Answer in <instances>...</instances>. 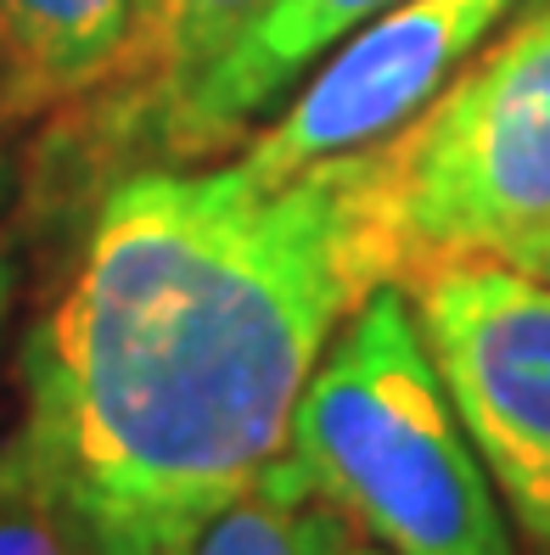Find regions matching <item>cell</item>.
<instances>
[{
    "instance_id": "obj_1",
    "label": "cell",
    "mask_w": 550,
    "mask_h": 555,
    "mask_svg": "<svg viewBox=\"0 0 550 555\" xmlns=\"http://www.w3.org/2000/svg\"><path fill=\"white\" fill-rule=\"evenodd\" d=\"M399 281L387 141L258 175L136 169L23 343V438L85 555H186L286 454L332 337Z\"/></svg>"
},
{
    "instance_id": "obj_2",
    "label": "cell",
    "mask_w": 550,
    "mask_h": 555,
    "mask_svg": "<svg viewBox=\"0 0 550 555\" xmlns=\"http://www.w3.org/2000/svg\"><path fill=\"white\" fill-rule=\"evenodd\" d=\"M286 454L387 555H516L511 511L444 393L405 281H382L332 337Z\"/></svg>"
},
{
    "instance_id": "obj_3",
    "label": "cell",
    "mask_w": 550,
    "mask_h": 555,
    "mask_svg": "<svg viewBox=\"0 0 550 555\" xmlns=\"http://www.w3.org/2000/svg\"><path fill=\"white\" fill-rule=\"evenodd\" d=\"M399 281L438 264H523L550 242V0L472 56L387 141Z\"/></svg>"
},
{
    "instance_id": "obj_4",
    "label": "cell",
    "mask_w": 550,
    "mask_h": 555,
    "mask_svg": "<svg viewBox=\"0 0 550 555\" xmlns=\"http://www.w3.org/2000/svg\"><path fill=\"white\" fill-rule=\"evenodd\" d=\"M405 292L511 521L550 550V286L472 258L415 275Z\"/></svg>"
},
{
    "instance_id": "obj_5",
    "label": "cell",
    "mask_w": 550,
    "mask_h": 555,
    "mask_svg": "<svg viewBox=\"0 0 550 555\" xmlns=\"http://www.w3.org/2000/svg\"><path fill=\"white\" fill-rule=\"evenodd\" d=\"M516 0H399L343 35L304 74L258 141L242 152L258 175H298L309 163L371 152L433 107Z\"/></svg>"
},
{
    "instance_id": "obj_6",
    "label": "cell",
    "mask_w": 550,
    "mask_h": 555,
    "mask_svg": "<svg viewBox=\"0 0 550 555\" xmlns=\"http://www.w3.org/2000/svg\"><path fill=\"white\" fill-rule=\"evenodd\" d=\"M387 7H399V0H276L236 40L231 56H219L197 85L152 113L157 135L180 157L231 141L236 129L265 118L343 35H354Z\"/></svg>"
},
{
    "instance_id": "obj_7",
    "label": "cell",
    "mask_w": 550,
    "mask_h": 555,
    "mask_svg": "<svg viewBox=\"0 0 550 555\" xmlns=\"http://www.w3.org/2000/svg\"><path fill=\"white\" fill-rule=\"evenodd\" d=\"M136 40V0H0V102L23 113L85 95Z\"/></svg>"
},
{
    "instance_id": "obj_8",
    "label": "cell",
    "mask_w": 550,
    "mask_h": 555,
    "mask_svg": "<svg viewBox=\"0 0 550 555\" xmlns=\"http://www.w3.org/2000/svg\"><path fill=\"white\" fill-rule=\"evenodd\" d=\"M186 555H387L293 454L258 472Z\"/></svg>"
},
{
    "instance_id": "obj_9",
    "label": "cell",
    "mask_w": 550,
    "mask_h": 555,
    "mask_svg": "<svg viewBox=\"0 0 550 555\" xmlns=\"http://www.w3.org/2000/svg\"><path fill=\"white\" fill-rule=\"evenodd\" d=\"M276 7V0H169L146 46L157 51V90L152 113L169 107L180 90H191L219 56H231L236 40Z\"/></svg>"
},
{
    "instance_id": "obj_10",
    "label": "cell",
    "mask_w": 550,
    "mask_h": 555,
    "mask_svg": "<svg viewBox=\"0 0 550 555\" xmlns=\"http://www.w3.org/2000/svg\"><path fill=\"white\" fill-rule=\"evenodd\" d=\"M0 555H85L23 427L0 438Z\"/></svg>"
},
{
    "instance_id": "obj_11",
    "label": "cell",
    "mask_w": 550,
    "mask_h": 555,
    "mask_svg": "<svg viewBox=\"0 0 550 555\" xmlns=\"http://www.w3.org/2000/svg\"><path fill=\"white\" fill-rule=\"evenodd\" d=\"M12 203H17V169L12 157L0 152V348H7V332H12V309H17V236H12Z\"/></svg>"
},
{
    "instance_id": "obj_12",
    "label": "cell",
    "mask_w": 550,
    "mask_h": 555,
    "mask_svg": "<svg viewBox=\"0 0 550 555\" xmlns=\"http://www.w3.org/2000/svg\"><path fill=\"white\" fill-rule=\"evenodd\" d=\"M516 270H523V275H534V281H545L550 286V242L534 253V258H523V264H516Z\"/></svg>"
},
{
    "instance_id": "obj_13",
    "label": "cell",
    "mask_w": 550,
    "mask_h": 555,
    "mask_svg": "<svg viewBox=\"0 0 550 555\" xmlns=\"http://www.w3.org/2000/svg\"><path fill=\"white\" fill-rule=\"evenodd\" d=\"M164 7H169V0H136V12H141V40H146L152 28H157V17H164Z\"/></svg>"
},
{
    "instance_id": "obj_14",
    "label": "cell",
    "mask_w": 550,
    "mask_h": 555,
    "mask_svg": "<svg viewBox=\"0 0 550 555\" xmlns=\"http://www.w3.org/2000/svg\"><path fill=\"white\" fill-rule=\"evenodd\" d=\"M0 113H7V102H0Z\"/></svg>"
}]
</instances>
